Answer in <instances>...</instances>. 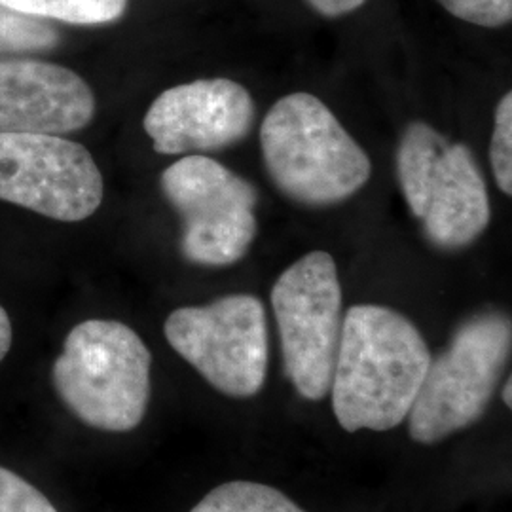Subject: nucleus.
I'll use <instances>...</instances> for the list:
<instances>
[{
  "mask_svg": "<svg viewBox=\"0 0 512 512\" xmlns=\"http://www.w3.org/2000/svg\"><path fill=\"white\" fill-rule=\"evenodd\" d=\"M429 365V348L403 313L374 304L349 308L329 391L336 420L348 433L401 425Z\"/></svg>",
  "mask_w": 512,
  "mask_h": 512,
  "instance_id": "f257e3e1",
  "label": "nucleus"
},
{
  "mask_svg": "<svg viewBox=\"0 0 512 512\" xmlns=\"http://www.w3.org/2000/svg\"><path fill=\"white\" fill-rule=\"evenodd\" d=\"M260 147L275 186L304 205H332L357 194L370 179V158L311 93H291L268 110Z\"/></svg>",
  "mask_w": 512,
  "mask_h": 512,
  "instance_id": "f03ea898",
  "label": "nucleus"
},
{
  "mask_svg": "<svg viewBox=\"0 0 512 512\" xmlns=\"http://www.w3.org/2000/svg\"><path fill=\"white\" fill-rule=\"evenodd\" d=\"M152 355L128 325L90 319L76 325L55 359L59 399L82 423L99 431L139 427L150 401Z\"/></svg>",
  "mask_w": 512,
  "mask_h": 512,
  "instance_id": "7ed1b4c3",
  "label": "nucleus"
},
{
  "mask_svg": "<svg viewBox=\"0 0 512 512\" xmlns=\"http://www.w3.org/2000/svg\"><path fill=\"white\" fill-rule=\"evenodd\" d=\"M509 317L484 313L459 327L444 353L427 368L408 414L416 442L435 444L484 416L511 357Z\"/></svg>",
  "mask_w": 512,
  "mask_h": 512,
  "instance_id": "20e7f679",
  "label": "nucleus"
},
{
  "mask_svg": "<svg viewBox=\"0 0 512 512\" xmlns=\"http://www.w3.org/2000/svg\"><path fill=\"white\" fill-rule=\"evenodd\" d=\"M283 365L296 391L327 397L342 336V287L334 258L313 251L289 266L272 289Z\"/></svg>",
  "mask_w": 512,
  "mask_h": 512,
  "instance_id": "39448f33",
  "label": "nucleus"
},
{
  "mask_svg": "<svg viewBox=\"0 0 512 512\" xmlns=\"http://www.w3.org/2000/svg\"><path fill=\"white\" fill-rule=\"evenodd\" d=\"M165 338L217 391L247 399L266 382L268 325L262 302L232 294L169 313Z\"/></svg>",
  "mask_w": 512,
  "mask_h": 512,
  "instance_id": "423d86ee",
  "label": "nucleus"
},
{
  "mask_svg": "<svg viewBox=\"0 0 512 512\" xmlns=\"http://www.w3.org/2000/svg\"><path fill=\"white\" fill-rule=\"evenodd\" d=\"M165 198L183 217L181 251L200 266H232L258 232L255 186L213 158L190 154L162 175Z\"/></svg>",
  "mask_w": 512,
  "mask_h": 512,
  "instance_id": "0eeeda50",
  "label": "nucleus"
},
{
  "mask_svg": "<svg viewBox=\"0 0 512 512\" xmlns=\"http://www.w3.org/2000/svg\"><path fill=\"white\" fill-rule=\"evenodd\" d=\"M105 194L103 175L88 148L44 133H0V200L42 217L80 222Z\"/></svg>",
  "mask_w": 512,
  "mask_h": 512,
  "instance_id": "6e6552de",
  "label": "nucleus"
},
{
  "mask_svg": "<svg viewBox=\"0 0 512 512\" xmlns=\"http://www.w3.org/2000/svg\"><path fill=\"white\" fill-rule=\"evenodd\" d=\"M255 114V101L241 84L211 78L160 93L143 126L160 154H200L234 147L245 139Z\"/></svg>",
  "mask_w": 512,
  "mask_h": 512,
  "instance_id": "1a4fd4ad",
  "label": "nucleus"
},
{
  "mask_svg": "<svg viewBox=\"0 0 512 512\" xmlns=\"http://www.w3.org/2000/svg\"><path fill=\"white\" fill-rule=\"evenodd\" d=\"M95 97L78 74L38 59H0V133L67 135L93 120Z\"/></svg>",
  "mask_w": 512,
  "mask_h": 512,
  "instance_id": "9d476101",
  "label": "nucleus"
},
{
  "mask_svg": "<svg viewBox=\"0 0 512 512\" xmlns=\"http://www.w3.org/2000/svg\"><path fill=\"white\" fill-rule=\"evenodd\" d=\"M490 219L488 186L471 148L448 143L420 219L425 236L440 249H461L482 236Z\"/></svg>",
  "mask_w": 512,
  "mask_h": 512,
  "instance_id": "9b49d317",
  "label": "nucleus"
},
{
  "mask_svg": "<svg viewBox=\"0 0 512 512\" xmlns=\"http://www.w3.org/2000/svg\"><path fill=\"white\" fill-rule=\"evenodd\" d=\"M446 147L448 141L425 122H412L404 129L397 150V173L404 200L418 219L425 213L431 184Z\"/></svg>",
  "mask_w": 512,
  "mask_h": 512,
  "instance_id": "f8f14e48",
  "label": "nucleus"
},
{
  "mask_svg": "<svg viewBox=\"0 0 512 512\" xmlns=\"http://www.w3.org/2000/svg\"><path fill=\"white\" fill-rule=\"evenodd\" d=\"M190 512H306L268 484L234 480L220 484Z\"/></svg>",
  "mask_w": 512,
  "mask_h": 512,
  "instance_id": "ddd939ff",
  "label": "nucleus"
},
{
  "mask_svg": "<svg viewBox=\"0 0 512 512\" xmlns=\"http://www.w3.org/2000/svg\"><path fill=\"white\" fill-rule=\"evenodd\" d=\"M129 0H0L23 14L69 25H107L126 14Z\"/></svg>",
  "mask_w": 512,
  "mask_h": 512,
  "instance_id": "4468645a",
  "label": "nucleus"
},
{
  "mask_svg": "<svg viewBox=\"0 0 512 512\" xmlns=\"http://www.w3.org/2000/svg\"><path fill=\"white\" fill-rule=\"evenodd\" d=\"M59 31L46 19L35 18L0 4V59L4 55L54 50Z\"/></svg>",
  "mask_w": 512,
  "mask_h": 512,
  "instance_id": "2eb2a0df",
  "label": "nucleus"
},
{
  "mask_svg": "<svg viewBox=\"0 0 512 512\" xmlns=\"http://www.w3.org/2000/svg\"><path fill=\"white\" fill-rule=\"evenodd\" d=\"M490 160L495 183L507 196L512 194V93L507 92L497 103Z\"/></svg>",
  "mask_w": 512,
  "mask_h": 512,
  "instance_id": "dca6fc26",
  "label": "nucleus"
},
{
  "mask_svg": "<svg viewBox=\"0 0 512 512\" xmlns=\"http://www.w3.org/2000/svg\"><path fill=\"white\" fill-rule=\"evenodd\" d=\"M0 512L59 511L29 480L6 467H0Z\"/></svg>",
  "mask_w": 512,
  "mask_h": 512,
  "instance_id": "f3484780",
  "label": "nucleus"
},
{
  "mask_svg": "<svg viewBox=\"0 0 512 512\" xmlns=\"http://www.w3.org/2000/svg\"><path fill=\"white\" fill-rule=\"evenodd\" d=\"M452 16L480 27H503L511 23L512 0H439Z\"/></svg>",
  "mask_w": 512,
  "mask_h": 512,
  "instance_id": "a211bd4d",
  "label": "nucleus"
},
{
  "mask_svg": "<svg viewBox=\"0 0 512 512\" xmlns=\"http://www.w3.org/2000/svg\"><path fill=\"white\" fill-rule=\"evenodd\" d=\"M308 2L319 14L327 18H340L359 10L366 0H308Z\"/></svg>",
  "mask_w": 512,
  "mask_h": 512,
  "instance_id": "6ab92c4d",
  "label": "nucleus"
},
{
  "mask_svg": "<svg viewBox=\"0 0 512 512\" xmlns=\"http://www.w3.org/2000/svg\"><path fill=\"white\" fill-rule=\"evenodd\" d=\"M12 338H14L12 321H10L6 310L0 306V363L4 361V357L8 355V351L12 348Z\"/></svg>",
  "mask_w": 512,
  "mask_h": 512,
  "instance_id": "aec40b11",
  "label": "nucleus"
},
{
  "mask_svg": "<svg viewBox=\"0 0 512 512\" xmlns=\"http://www.w3.org/2000/svg\"><path fill=\"white\" fill-rule=\"evenodd\" d=\"M503 401L507 406H511L512 404V380L511 378H507V382H505V387H503Z\"/></svg>",
  "mask_w": 512,
  "mask_h": 512,
  "instance_id": "412c9836",
  "label": "nucleus"
}]
</instances>
